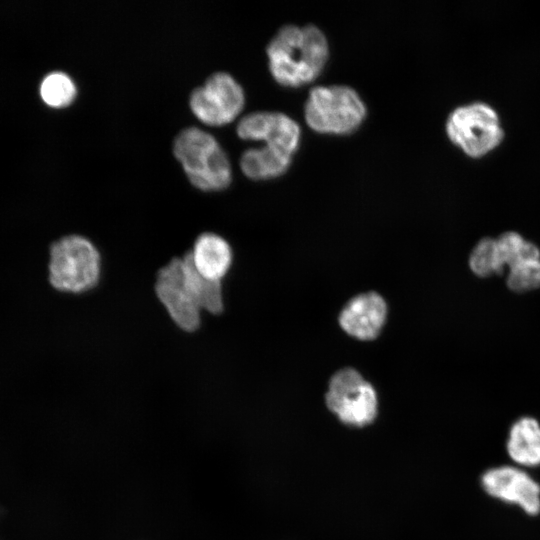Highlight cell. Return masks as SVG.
<instances>
[{"instance_id": "cell-1", "label": "cell", "mask_w": 540, "mask_h": 540, "mask_svg": "<svg viewBox=\"0 0 540 540\" xmlns=\"http://www.w3.org/2000/svg\"><path fill=\"white\" fill-rule=\"evenodd\" d=\"M268 64L273 77L286 86L313 80L328 57V43L314 25L283 26L267 46Z\"/></svg>"}, {"instance_id": "cell-2", "label": "cell", "mask_w": 540, "mask_h": 540, "mask_svg": "<svg viewBox=\"0 0 540 540\" xmlns=\"http://www.w3.org/2000/svg\"><path fill=\"white\" fill-rule=\"evenodd\" d=\"M173 153L197 188L220 190L230 184L232 167L229 157L210 132L194 125L184 127L173 140Z\"/></svg>"}, {"instance_id": "cell-3", "label": "cell", "mask_w": 540, "mask_h": 540, "mask_svg": "<svg viewBox=\"0 0 540 540\" xmlns=\"http://www.w3.org/2000/svg\"><path fill=\"white\" fill-rule=\"evenodd\" d=\"M101 275V256L86 237L64 236L50 247L48 278L58 291L79 294L93 289Z\"/></svg>"}, {"instance_id": "cell-4", "label": "cell", "mask_w": 540, "mask_h": 540, "mask_svg": "<svg viewBox=\"0 0 540 540\" xmlns=\"http://www.w3.org/2000/svg\"><path fill=\"white\" fill-rule=\"evenodd\" d=\"M365 114L357 92L343 85L315 87L305 104L307 124L324 133H348L360 125Z\"/></svg>"}, {"instance_id": "cell-5", "label": "cell", "mask_w": 540, "mask_h": 540, "mask_svg": "<svg viewBox=\"0 0 540 540\" xmlns=\"http://www.w3.org/2000/svg\"><path fill=\"white\" fill-rule=\"evenodd\" d=\"M446 132L450 140L471 157L486 154L504 136L496 110L482 101L455 108L447 118Z\"/></svg>"}, {"instance_id": "cell-6", "label": "cell", "mask_w": 540, "mask_h": 540, "mask_svg": "<svg viewBox=\"0 0 540 540\" xmlns=\"http://www.w3.org/2000/svg\"><path fill=\"white\" fill-rule=\"evenodd\" d=\"M325 402L328 409L348 426L369 425L378 413V397L374 387L351 367L340 369L332 375Z\"/></svg>"}, {"instance_id": "cell-7", "label": "cell", "mask_w": 540, "mask_h": 540, "mask_svg": "<svg viewBox=\"0 0 540 540\" xmlns=\"http://www.w3.org/2000/svg\"><path fill=\"white\" fill-rule=\"evenodd\" d=\"M244 103L242 86L226 71L211 73L189 96V105L194 115L203 123L214 126L235 119Z\"/></svg>"}, {"instance_id": "cell-8", "label": "cell", "mask_w": 540, "mask_h": 540, "mask_svg": "<svg viewBox=\"0 0 540 540\" xmlns=\"http://www.w3.org/2000/svg\"><path fill=\"white\" fill-rule=\"evenodd\" d=\"M156 295L178 328L196 331L201 324V309L185 283L181 258L162 267L156 277Z\"/></svg>"}, {"instance_id": "cell-9", "label": "cell", "mask_w": 540, "mask_h": 540, "mask_svg": "<svg viewBox=\"0 0 540 540\" xmlns=\"http://www.w3.org/2000/svg\"><path fill=\"white\" fill-rule=\"evenodd\" d=\"M481 484L489 495L517 504L529 515L540 512V486L520 469L511 466L491 468L482 475Z\"/></svg>"}, {"instance_id": "cell-10", "label": "cell", "mask_w": 540, "mask_h": 540, "mask_svg": "<svg viewBox=\"0 0 540 540\" xmlns=\"http://www.w3.org/2000/svg\"><path fill=\"white\" fill-rule=\"evenodd\" d=\"M237 134L243 139L263 140L265 145L292 155L299 144L300 128L284 113L255 111L239 120Z\"/></svg>"}, {"instance_id": "cell-11", "label": "cell", "mask_w": 540, "mask_h": 540, "mask_svg": "<svg viewBox=\"0 0 540 540\" xmlns=\"http://www.w3.org/2000/svg\"><path fill=\"white\" fill-rule=\"evenodd\" d=\"M387 317L384 298L373 291L353 297L339 316L341 328L350 336L360 340L376 338Z\"/></svg>"}, {"instance_id": "cell-12", "label": "cell", "mask_w": 540, "mask_h": 540, "mask_svg": "<svg viewBox=\"0 0 540 540\" xmlns=\"http://www.w3.org/2000/svg\"><path fill=\"white\" fill-rule=\"evenodd\" d=\"M188 254L197 272L215 282H221L233 261L230 244L222 236L213 232L200 234Z\"/></svg>"}, {"instance_id": "cell-13", "label": "cell", "mask_w": 540, "mask_h": 540, "mask_svg": "<svg viewBox=\"0 0 540 540\" xmlns=\"http://www.w3.org/2000/svg\"><path fill=\"white\" fill-rule=\"evenodd\" d=\"M511 459L521 465L540 464V424L533 417H521L511 427L507 442Z\"/></svg>"}, {"instance_id": "cell-14", "label": "cell", "mask_w": 540, "mask_h": 540, "mask_svg": "<svg viewBox=\"0 0 540 540\" xmlns=\"http://www.w3.org/2000/svg\"><path fill=\"white\" fill-rule=\"evenodd\" d=\"M291 156L267 145L248 148L241 154L240 167L252 179H267L281 175L289 167Z\"/></svg>"}, {"instance_id": "cell-15", "label": "cell", "mask_w": 540, "mask_h": 540, "mask_svg": "<svg viewBox=\"0 0 540 540\" xmlns=\"http://www.w3.org/2000/svg\"><path fill=\"white\" fill-rule=\"evenodd\" d=\"M183 277L201 310L220 314L224 308L221 282L204 278L194 268L188 252L181 257Z\"/></svg>"}, {"instance_id": "cell-16", "label": "cell", "mask_w": 540, "mask_h": 540, "mask_svg": "<svg viewBox=\"0 0 540 540\" xmlns=\"http://www.w3.org/2000/svg\"><path fill=\"white\" fill-rule=\"evenodd\" d=\"M495 239L500 260L505 268L520 261L540 259L539 247L525 240L518 232L506 231Z\"/></svg>"}, {"instance_id": "cell-17", "label": "cell", "mask_w": 540, "mask_h": 540, "mask_svg": "<svg viewBox=\"0 0 540 540\" xmlns=\"http://www.w3.org/2000/svg\"><path fill=\"white\" fill-rule=\"evenodd\" d=\"M40 94L47 105L59 108L69 105L75 99L77 87L67 73L54 71L43 79Z\"/></svg>"}, {"instance_id": "cell-18", "label": "cell", "mask_w": 540, "mask_h": 540, "mask_svg": "<svg viewBox=\"0 0 540 540\" xmlns=\"http://www.w3.org/2000/svg\"><path fill=\"white\" fill-rule=\"evenodd\" d=\"M468 263L471 271L480 278L500 274L505 269L498 254L496 239L491 237H484L477 242Z\"/></svg>"}, {"instance_id": "cell-19", "label": "cell", "mask_w": 540, "mask_h": 540, "mask_svg": "<svg viewBox=\"0 0 540 540\" xmlns=\"http://www.w3.org/2000/svg\"><path fill=\"white\" fill-rule=\"evenodd\" d=\"M507 287L516 293L540 288V259L520 261L508 268Z\"/></svg>"}]
</instances>
